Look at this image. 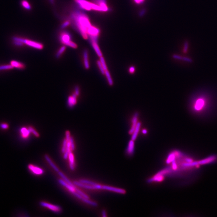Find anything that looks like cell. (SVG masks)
<instances>
[{
	"label": "cell",
	"instance_id": "30",
	"mask_svg": "<svg viewBox=\"0 0 217 217\" xmlns=\"http://www.w3.org/2000/svg\"><path fill=\"white\" fill-rule=\"evenodd\" d=\"M100 61L101 62L102 65L104 67V69L105 70V71L108 70L107 66L106 64L105 63V60L104 58V57H102V56L100 57Z\"/></svg>",
	"mask_w": 217,
	"mask_h": 217
},
{
	"label": "cell",
	"instance_id": "28",
	"mask_svg": "<svg viewBox=\"0 0 217 217\" xmlns=\"http://www.w3.org/2000/svg\"><path fill=\"white\" fill-rule=\"evenodd\" d=\"M13 68L11 65H3L0 66V71L5 70H10L13 69Z\"/></svg>",
	"mask_w": 217,
	"mask_h": 217
},
{
	"label": "cell",
	"instance_id": "48",
	"mask_svg": "<svg viewBox=\"0 0 217 217\" xmlns=\"http://www.w3.org/2000/svg\"><path fill=\"white\" fill-rule=\"evenodd\" d=\"M142 1H144V0H142Z\"/></svg>",
	"mask_w": 217,
	"mask_h": 217
},
{
	"label": "cell",
	"instance_id": "9",
	"mask_svg": "<svg viewBox=\"0 0 217 217\" xmlns=\"http://www.w3.org/2000/svg\"><path fill=\"white\" fill-rule=\"evenodd\" d=\"M205 101L203 99L199 98L197 100L194 105V108L196 111H200L204 107Z\"/></svg>",
	"mask_w": 217,
	"mask_h": 217
},
{
	"label": "cell",
	"instance_id": "22",
	"mask_svg": "<svg viewBox=\"0 0 217 217\" xmlns=\"http://www.w3.org/2000/svg\"><path fill=\"white\" fill-rule=\"evenodd\" d=\"M172 57L174 59H177V60H182L187 61V62H189V63H192V59H190V58L182 57V56H180L179 55H177V54H174V55H173Z\"/></svg>",
	"mask_w": 217,
	"mask_h": 217
},
{
	"label": "cell",
	"instance_id": "42",
	"mask_svg": "<svg viewBox=\"0 0 217 217\" xmlns=\"http://www.w3.org/2000/svg\"><path fill=\"white\" fill-rule=\"evenodd\" d=\"M80 93V90H79V88L78 87H77L75 88V94L77 96H78Z\"/></svg>",
	"mask_w": 217,
	"mask_h": 217
},
{
	"label": "cell",
	"instance_id": "1",
	"mask_svg": "<svg viewBox=\"0 0 217 217\" xmlns=\"http://www.w3.org/2000/svg\"><path fill=\"white\" fill-rule=\"evenodd\" d=\"M72 18L75 27L85 39H87V31L91 26L87 16L78 11L73 13Z\"/></svg>",
	"mask_w": 217,
	"mask_h": 217
},
{
	"label": "cell",
	"instance_id": "16",
	"mask_svg": "<svg viewBox=\"0 0 217 217\" xmlns=\"http://www.w3.org/2000/svg\"><path fill=\"white\" fill-rule=\"evenodd\" d=\"M91 42L92 47H93L95 51H96V53L97 54L98 56L100 57L102 56V54L101 51L100 49L99 48V46L97 44V42H96V41H91Z\"/></svg>",
	"mask_w": 217,
	"mask_h": 217
},
{
	"label": "cell",
	"instance_id": "14",
	"mask_svg": "<svg viewBox=\"0 0 217 217\" xmlns=\"http://www.w3.org/2000/svg\"><path fill=\"white\" fill-rule=\"evenodd\" d=\"M164 179V175L158 172L156 175H155L154 176L150 179L148 181L149 182L153 181L161 182L163 181Z\"/></svg>",
	"mask_w": 217,
	"mask_h": 217
},
{
	"label": "cell",
	"instance_id": "40",
	"mask_svg": "<svg viewBox=\"0 0 217 217\" xmlns=\"http://www.w3.org/2000/svg\"><path fill=\"white\" fill-rule=\"evenodd\" d=\"M66 139L67 141L69 142L71 137H70V133L68 131H67L66 132Z\"/></svg>",
	"mask_w": 217,
	"mask_h": 217
},
{
	"label": "cell",
	"instance_id": "12",
	"mask_svg": "<svg viewBox=\"0 0 217 217\" xmlns=\"http://www.w3.org/2000/svg\"><path fill=\"white\" fill-rule=\"evenodd\" d=\"M134 141L131 140L130 141L128 144L127 149V153L128 155L131 156L133 154L134 151Z\"/></svg>",
	"mask_w": 217,
	"mask_h": 217
},
{
	"label": "cell",
	"instance_id": "21",
	"mask_svg": "<svg viewBox=\"0 0 217 217\" xmlns=\"http://www.w3.org/2000/svg\"><path fill=\"white\" fill-rule=\"evenodd\" d=\"M58 172V174L60 175V176L67 183H68V184H70V185L72 186V187H74V188L75 189L77 188V187H76L75 186V184H74V183H72V182H71L68 179V178L65 175H64V174L63 173V172H61L60 171H59Z\"/></svg>",
	"mask_w": 217,
	"mask_h": 217
},
{
	"label": "cell",
	"instance_id": "31",
	"mask_svg": "<svg viewBox=\"0 0 217 217\" xmlns=\"http://www.w3.org/2000/svg\"><path fill=\"white\" fill-rule=\"evenodd\" d=\"M97 64L98 67H99V69L101 71V73L102 74V75H105V70H104V67H103L102 66V65L101 64V62H100V60L97 61Z\"/></svg>",
	"mask_w": 217,
	"mask_h": 217
},
{
	"label": "cell",
	"instance_id": "35",
	"mask_svg": "<svg viewBox=\"0 0 217 217\" xmlns=\"http://www.w3.org/2000/svg\"><path fill=\"white\" fill-rule=\"evenodd\" d=\"M28 129H29V130L30 131V132L32 133L35 136H36V137L39 136V133L32 127H29L28 128Z\"/></svg>",
	"mask_w": 217,
	"mask_h": 217
},
{
	"label": "cell",
	"instance_id": "34",
	"mask_svg": "<svg viewBox=\"0 0 217 217\" xmlns=\"http://www.w3.org/2000/svg\"><path fill=\"white\" fill-rule=\"evenodd\" d=\"M75 191L76 192H77L78 193H79V194H80L81 195H82V197H84L85 198L88 199L89 198V197L86 194H85L84 193L82 192L81 191H80V189H78L76 188L75 189Z\"/></svg>",
	"mask_w": 217,
	"mask_h": 217
},
{
	"label": "cell",
	"instance_id": "41",
	"mask_svg": "<svg viewBox=\"0 0 217 217\" xmlns=\"http://www.w3.org/2000/svg\"><path fill=\"white\" fill-rule=\"evenodd\" d=\"M129 71L131 74H133L135 71V68L134 66H131L129 69Z\"/></svg>",
	"mask_w": 217,
	"mask_h": 217
},
{
	"label": "cell",
	"instance_id": "39",
	"mask_svg": "<svg viewBox=\"0 0 217 217\" xmlns=\"http://www.w3.org/2000/svg\"><path fill=\"white\" fill-rule=\"evenodd\" d=\"M70 22L69 21H68V20L66 21L65 22H64L63 23V24L61 25V27L62 28H65V27H67V26H68L70 25Z\"/></svg>",
	"mask_w": 217,
	"mask_h": 217
},
{
	"label": "cell",
	"instance_id": "46",
	"mask_svg": "<svg viewBox=\"0 0 217 217\" xmlns=\"http://www.w3.org/2000/svg\"><path fill=\"white\" fill-rule=\"evenodd\" d=\"M144 12H145L144 11H142V12H141V13H140V15H143V14H144Z\"/></svg>",
	"mask_w": 217,
	"mask_h": 217
},
{
	"label": "cell",
	"instance_id": "24",
	"mask_svg": "<svg viewBox=\"0 0 217 217\" xmlns=\"http://www.w3.org/2000/svg\"><path fill=\"white\" fill-rule=\"evenodd\" d=\"M71 146L70 142H68L67 143V147H66V150L64 153V159H66L69 156V153L71 151Z\"/></svg>",
	"mask_w": 217,
	"mask_h": 217
},
{
	"label": "cell",
	"instance_id": "38",
	"mask_svg": "<svg viewBox=\"0 0 217 217\" xmlns=\"http://www.w3.org/2000/svg\"><path fill=\"white\" fill-rule=\"evenodd\" d=\"M8 127H9V126H8V124L7 123H2L0 125V127L1 128L3 129H5V130L8 128Z\"/></svg>",
	"mask_w": 217,
	"mask_h": 217
},
{
	"label": "cell",
	"instance_id": "25",
	"mask_svg": "<svg viewBox=\"0 0 217 217\" xmlns=\"http://www.w3.org/2000/svg\"><path fill=\"white\" fill-rule=\"evenodd\" d=\"M105 75L107 78V81H108V83L109 84V85L112 86L113 84V80H112L111 77L110 73H109V71H108V70L105 71Z\"/></svg>",
	"mask_w": 217,
	"mask_h": 217
},
{
	"label": "cell",
	"instance_id": "15",
	"mask_svg": "<svg viewBox=\"0 0 217 217\" xmlns=\"http://www.w3.org/2000/svg\"><path fill=\"white\" fill-rule=\"evenodd\" d=\"M83 58H84V64L85 68L87 69H89L90 65L89 61V56L88 52L87 50L84 51L83 53Z\"/></svg>",
	"mask_w": 217,
	"mask_h": 217
},
{
	"label": "cell",
	"instance_id": "27",
	"mask_svg": "<svg viewBox=\"0 0 217 217\" xmlns=\"http://www.w3.org/2000/svg\"><path fill=\"white\" fill-rule=\"evenodd\" d=\"M20 133H22V135L23 137H27L30 133V131L29 130V129L27 130V129L25 128H22L20 130Z\"/></svg>",
	"mask_w": 217,
	"mask_h": 217
},
{
	"label": "cell",
	"instance_id": "32",
	"mask_svg": "<svg viewBox=\"0 0 217 217\" xmlns=\"http://www.w3.org/2000/svg\"><path fill=\"white\" fill-rule=\"evenodd\" d=\"M79 182L80 183H82L89 184H90V185H95V184H97V183H94L93 182L91 181H88V180H83V179L80 180Z\"/></svg>",
	"mask_w": 217,
	"mask_h": 217
},
{
	"label": "cell",
	"instance_id": "36",
	"mask_svg": "<svg viewBox=\"0 0 217 217\" xmlns=\"http://www.w3.org/2000/svg\"><path fill=\"white\" fill-rule=\"evenodd\" d=\"M69 142H70V146H71V150H74L75 149V144H74V140H73V137H70Z\"/></svg>",
	"mask_w": 217,
	"mask_h": 217
},
{
	"label": "cell",
	"instance_id": "20",
	"mask_svg": "<svg viewBox=\"0 0 217 217\" xmlns=\"http://www.w3.org/2000/svg\"><path fill=\"white\" fill-rule=\"evenodd\" d=\"M69 166L70 168L73 171L75 170V160H74V158L73 153H72V150L70 152L69 156Z\"/></svg>",
	"mask_w": 217,
	"mask_h": 217
},
{
	"label": "cell",
	"instance_id": "11",
	"mask_svg": "<svg viewBox=\"0 0 217 217\" xmlns=\"http://www.w3.org/2000/svg\"><path fill=\"white\" fill-rule=\"evenodd\" d=\"M28 168L29 169L30 171H32L34 173L36 174L40 175V174H42L44 172V171L42 169L38 168L37 167L33 166V165H31V164L29 165Z\"/></svg>",
	"mask_w": 217,
	"mask_h": 217
},
{
	"label": "cell",
	"instance_id": "7",
	"mask_svg": "<svg viewBox=\"0 0 217 217\" xmlns=\"http://www.w3.org/2000/svg\"><path fill=\"white\" fill-rule=\"evenodd\" d=\"M139 116V113L138 112H136L134 113V116L132 119V126H131V128L130 129V131H129V133L130 134H132L134 131L136 126H137V123H138V117Z\"/></svg>",
	"mask_w": 217,
	"mask_h": 217
},
{
	"label": "cell",
	"instance_id": "44",
	"mask_svg": "<svg viewBox=\"0 0 217 217\" xmlns=\"http://www.w3.org/2000/svg\"><path fill=\"white\" fill-rule=\"evenodd\" d=\"M142 133L144 134H147V133L148 132L147 130H146V129H143V130L142 131Z\"/></svg>",
	"mask_w": 217,
	"mask_h": 217
},
{
	"label": "cell",
	"instance_id": "37",
	"mask_svg": "<svg viewBox=\"0 0 217 217\" xmlns=\"http://www.w3.org/2000/svg\"><path fill=\"white\" fill-rule=\"evenodd\" d=\"M189 47V43L187 42H185L184 45L183 51L184 53H186L188 50Z\"/></svg>",
	"mask_w": 217,
	"mask_h": 217
},
{
	"label": "cell",
	"instance_id": "6",
	"mask_svg": "<svg viewBox=\"0 0 217 217\" xmlns=\"http://www.w3.org/2000/svg\"><path fill=\"white\" fill-rule=\"evenodd\" d=\"M40 205H41V206H43V207L48 208L49 209L55 212L59 213L61 211V208L60 206L51 205V204H49L48 203L41 202L40 203Z\"/></svg>",
	"mask_w": 217,
	"mask_h": 217
},
{
	"label": "cell",
	"instance_id": "26",
	"mask_svg": "<svg viewBox=\"0 0 217 217\" xmlns=\"http://www.w3.org/2000/svg\"><path fill=\"white\" fill-rule=\"evenodd\" d=\"M21 4H22V6L26 9L28 10L31 9V6L30 4H29L28 1L26 0H22L21 1Z\"/></svg>",
	"mask_w": 217,
	"mask_h": 217
},
{
	"label": "cell",
	"instance_id": "18",
	"mask_svg": "<svg viewBox=\"0 0 217 217\" xmlns=\"http://www.w3.org/2000/svg\"><path fill=\"white\" fill-rule=\"evenodd\" d=\"M216 159V157L215 156H211V157L207 158H205V159L199 161V164H206L210 162H213Z\"/></svg>",
	"mask_w": 217,
	"mask_h": 217
},
{
	"label": "cell",
	"instance_id": "4",
	"mask_svg": "<svg viewBox=\"0 0 217 217\" xmlns=\"http://www.w3.org/2000/svg\"><path fill=\"white\" fill-rule=\"evenodd\" d=\"M77 4L82 9L87 11L92 9L93 3H90L86 0H75Z\"/></svg>",
	"mask_w": 217,
	"mask_h": 217
},
{
	"label": "cell",
	"instance_id": "33",
	"mask_svg": "<svg viewBox=\"0 0 217 217\" xmlns=\"http://www.w3.org/2000/svg\"><path fill=\"white\" fill-rule=\"evenodd\" d=\"M67 143H68V141H67L66 139H64V140L63 142V148H62V149H61V152L63 153H64L66 150Z\"/></svg>",
	"mask_w": 217,
	"mask_h": 217
},
{
	"label": "cell",
	"instance_id": "23",
	"mask_svg": "<svg viewBox=\"0 0 217 217\" xmlns=\"http://www.w3.org/2000/svg\"><path fill=\"white\" fill-rule=\"evenodd\" d=\"M45 158H46V160L47 161H48V162L49 164H50L51 166V167H52L57 172H58L59 171V169H58V167H56V165L54 164V163L53 162H52V161H51V160L50 159L49 157L47 155H45Z\"/></svg>",
	"mask_w": 217,
	"mask_h": 217
},
{
	"label": "cell",
	"instance_id": "17",
	"mask_svg": "<svg viewBox=\"0 0 217 217\" xmlns=\"http://www.w3.org/2000/svg\"><path fill=\"white\" fill-rule=\"evenodd\" d=\"M77 96L75 94L69 97L68 99V104L70 107L73 106L77 103Z\"/></svg>",
	"mask_w": 217,
	"mask_h": 217
},
{
	"label": "cell",
	"instance_id": "2",
	"mask_svg": "<svg viewBox=\"0 0 217 217\" xmlns=\"http://www.w3.org/2000/svg\"><path fill=\"white\" fill-rule=\"evenodd\" d=\"M60 40L61 42L64 45L73 48H77V45L71 41V36L67 32H64L61 33L60 36Z\"/></svg>",
	"mask_w": 217,
	"mask_h": 217
},
{
	"label": "cell",
	"instance_id": "43",
	"mask_svg": "<svg viewBox=\"0 0 217 217\" xmlns=\"http://www.w3.org/2000/svg\"><path fill=\"white\" fill-rule=\"evenodd\" d=\"M102 216L104 217H106L107 215H106V213L105 212V211L103 210L102 212Z\"/></svg>",
	"mask_w": 217,
	"mask_h": 217
},
{
	"label": "cell",
	"instance_id": "5",
	"mask_svg": "<svg viewBox=\"0 0 217 217\" xmlns=\"http://www.w3.org/2000/svg\"><path fill=\"white\" fill-rule=\"evenodd\" d=\"M73 183L78 186L83 187L84 188L88 189H102V185H101L100 184H97L95 185H91L90 184L87 185V184H85L80 183V182L76 181L73 182Z\"/></svg>",
	"mask_w": 217,
	"mask_h": 217
},
{
	"label": "cell",
	"instance_id": "19",
	"mask_svg": "<svg viewBox=\"0 0 217 217\" xmlns=\"http://www.w3.org/2000/svg\"><path fill=\"white\" fill-rule=\"evenodd\" d=\"M58 182H59V183L61 184V185H63L64 186L66 187V188L68 189L69 190V191L70 192H71V193L75 191V189L74 187H72V186L70 185V184H68V183H67L65 181H63L61 179H59L58 180Z\"/></svg>",
	"mask_w": 217,
	"mask_h": 217
},
{
	"label": "cell",
	"instance_id": "8",
	"mask_svg": "<svg viewBox=\"0 0 217 217\" xmlns=\"http://www.w3.org/2000/svg\"><path fill=\"white\" fill-rule=\"evenodd\" d=\"M102 189L108 190V191L119 193H121V194H124L126 193V191L124 189L113 187L109 186L102 185Z\"/></svg>",
	"mask_w": 217,
	"mask_h": 217
},
{
	"label": "cell",
	"instance_id": "13",
	"mask_svg": "<svg viewBox=\"0 0 217 217\" xmlns=\"http://www.w3.org/2000/svg\"><path fill=\"white\" fill-rule=\"evenodd\" d=\"M141 126V123L140 122H138L133 133L132 134H131L132 136H131V140L133 141H135L136 140L137 136H138L139 131H140Z\"/></svg>",
	"mask_w": 217,
	"mask_h": 217
},
{
	"label": "cell",
	"instance_id": "29",
	"mask_svg": "<svg viewBox=\"0 0 217 217\" xmlns=\"http://www.w3.org/2000/svg\"><path fill=\"white\" fill-rule=\"evenodd\" d=\"M66 47L65 46H62L61 48H60L59 50L58 51L56 54V57L57 58H59L60 57L62 54H63L64 51H65Z\"/></svg>",
	"mask_w": 217,
	"mask_h": 217
},
{
	"label": "cell",
	"instance_id": "10",
	"mask_svg": "<svg viewBox=\"0 0 217 217\" xmlns=\"http://www.w3.org/2000/svg\"><path fill=\"white\" fill-rule=\"evenodd\" d=\"M10 64L13 68L17 69H24L25 68V65L22 63L16 60H11L10 61Z\"/></svg>",
	"mask_w": 217,
	"mask_h": 217
},
{
	"label": "cell",
	"instance_id": "3",
	"mask_svg": "<svg viewBox=\"0 0 217 217\" xmlns=\"http://www.w3.org/2000/svg\"><path fill=\"white\" fill-rule=\"evenodd\" d=\"M13 40L19 41V42H20L23 43L24 44H25L29 46L37 49H42L43 48V45H42V44L38 43V42H36L35 41L22 38H20V37H13Z\"/></svg>",
	"mask_w": 217,
	"mask_h": 217
},
{
	"label": "cell",
	"instance_id": "47",
	"mask_svg": "<svg viewBox=\"0 0 217 217\" xmlns=\"http://www.w3.org/2000/svg\"><path fill=\"white\" fill-rule=\"evenodd\" d=\"M50 1L51 3H53L54 2V0H49Z\"/></svg>",
	"mask_w": 217,
	"mask_h": 217
},
{
	"label": "cell",
	"instance_id": "45",
	"mask_svg": "<svg viewBox=\"0 0 217 217\" xmlns=\"http://www.w3.org/2000/svg\"><path fill=\"white\" fill-rule=\"evenodd\" d=\"M135 2H136V3H142V2L143 1L142 0H135Z\"/></svg>",
	"mask_w": 217,
	"mask_h": 217
}]
</instances>
